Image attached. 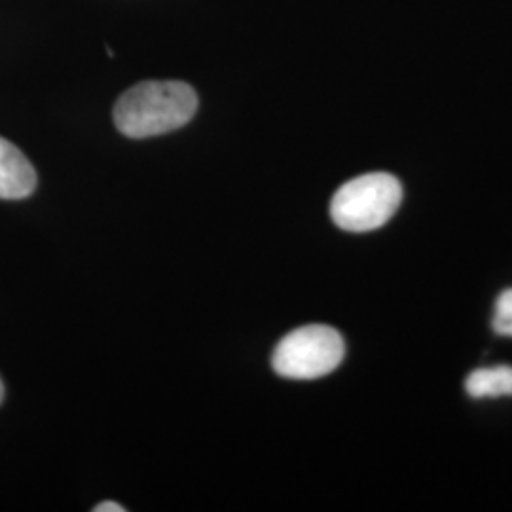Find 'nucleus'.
Wrapping results in <instances>:
<instances>
[{
  "label": "nucleus",
  "instance_id": "1",
  "mask_svg": "<svg viewBox=\"0 0 512 512\" xmlns=\"http://www.w3.org/2000/svg\"><path fill=\"white\" fill-rule=\"evenodd\" d=\"M198 110V95L179 80H147L124 93L114 105V124L131 139L164 135L186 126Z\"/></svg>",
  "mask_w": 512,
  "mask_h": 512
},
{
  "label": "nucleus",
  "instance_id": "2",
  "mask_svg": "<svg viewBox=\"0 0 512 512\" xmlns=\"http://www.w3.org/2000/svg\"><path fill=\"white\" fill-rule=\"evenodd\" d=\"M403 202V186L389 173H366L338 188L330 217L346 232H372L384 226Z\"/></svg>",
  "mask_w": 512,
  "mask_h": 512
},
{
  "label": "nucleus",
  "instance_id": "3",
  "mask_svg": "<svg viewBox=\"0 0 512 512\" xmlns=\"http://www.w3.org/2000/svg\"><path fill=\"white\" fill-rule=\"evenodd\" d=\"M342 334L327 325H306L289 332L277 344L272 366L283 378L315 380L336 370L344 361Z\"/></svg>",
  "mask_w": 512,
  "mask_h": 512
},
{
  "label": "nucleus",
  "instance_id": "4",
  "mask_svg": "<svg viewBox=\"0 0 512 512\" xmlns=\"http://www.w3.org/2000/svg\"><path fill=\"white\" fill-rule=\"evenodd\" d=\"M37 173L25 154L0 137V200H23L33 194Z\"/></svg>",
  "mask_w": 512,
  "mask_h": 512
},
{
  "label": "nucleus",
  "instance_id": "5",
  "mask_svg": "<svg viewBox=\"0 0 512 512\" xmlns=\"http://www.w3.org/2000/svg\"><path fill=\"white\" fill-rule=\"evenodd\" d=\"M465 391L473 399L512 395V366L478 368L467 378Z\"/></svg>",
  "mask_w": 512,
  "mask_h": 512
},
{
  "label": "nucleus",
  "instance_id": "6",
  "mask_svg": "<svg viewBox=\"0 0 512 512\" xmlns=\"http://www.w3.org/2000/svg\"><path fill=\"white\" fill-rule=\"evenodd\" d=\"M494 330L501 336H512V289L501 293L495 304Z\"/></svg>",
  "mask_w": 512,
  "mask_h": 512
},
{
  "label": "nucleus",
  "instance_id": "7",
  "mask_svg": "<svg viewBox=\"0 0 512 512\" xmlns=\"http://www.w3.org/2000/svg\"><path fill=\"white\" fill-rule=\"evenodd\" d=\"M95 512H124L126 509L114 501H105V503H99L95 509Z\"/></svg>",
  "mask_w": 512,
  "mask_h": 512
},
{
  "label": "nucleus",
  "instance_id": "8",
  "mask_svg": "<svg viewBox=\"0 0 512 512\" xmlns=\"http://www.w3.org/2000/svg\"><path fill=\"white\" fill-rule=\"evenodd\" d=\"M2 399H4V385H2V380H0V403H2Z\"/></svg>",
  "mask_w": 512,
  "mask_h": 512
}]
</instances>
